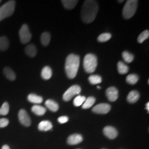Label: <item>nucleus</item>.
<instances>
[{
  "label": "nucleus",
  "instance_id": "1",
  "mask_svg": "<svg viewBox=\"0 0 149 149\" xmlns=\"http://www.w3.org/2000/svg\"><path fill=\"white\" fill-rule=\"evenodd\" d=\"M98 12V5L96 1L87 0L82 5L81 19L86 23H90L96 18Z\"/></svg>",
  "mask_w": 149,
  "mask_h": 149
},
{
  "label": "nucleus",
  "instance_id": "2",
  "mask_svg": "<svg viewBox=\"0 0 149 149\" xmlns=\"http://www.w3.org/2000/svg\"><path fill=\"white\" fill-rule=\"evenodd\" d=\"M80 63V56L77 55L71 54L67 57L65 69L67 76L70 79H74L77 75Z\"/></svg>",
  "mask_w": 149,
  "mask_h": 149
},
{
  "label": "nucleus",
  "instance_id": "3",
  "mask_svg": "<svg viewBox=\"0 0 149 149\" xmlns=\"http://www.w3.org/2000/svg\"><path fill=\"white\" fill-rule=\"evenodd\" d=\"M97 58L96 55L92 54H88L84 59V68L88 74L95 71L97 66Z\"/></svg>",
  "mask_w": 149,
  "mask_h": 149
},
{
  "label": "nucleus",
  "instance_id": "4",
  "mask_svg": "<svg viewBox=\"0 0 149 149\" xmlns=\"http://www.w3.org/2000/svg\"><path fill=\"white\" fill-rule=\"evenodd\" d=\"M138 3L137 0H128L127 1L123 10V16L125 19H130L134 15L137 9Z\"/></svg>",
  "mask_w": 149,
  "mask_h": 149
},
{
  "label": "nucleus",
  "instance_id": "5",
  "mask_svg": "<svg viewBox=\"0 0 149 149\" xmlns=\"http://www.w3.org/2000/svg\"><path fill=\"white\" fill-rule=\"evenodd\" d=\"M16 1H9L0 7V21L11 16L15 10Z\"/></svg>",
  "mask_w": 149,
  "mask_h": 149
},
{
  "label": "nucleus",
  "instance_id": "6",
  "mask_svg": "<svg viewBox=\"0 0 149 149\" xmlns=\"http://www.w3.org/2000/svg\"><path fill=\"white\" fill-rule=\"evenodd\" d=\"M19 36L22 43L27 44L30 42L32 39V34L28 25L24 24L22 26L19 31Z\"/></svg>",
  "mask_w": 149,
  "mask_h": 149
},
{
  "label": "nucleus",
  "instance_id": "7",
  "mask_svg": "<svg viewBox=\"0 0 149 149\" xmlns=\"http://www.w3.org/2000/svg\"><path fill=\"white\" fill-rule=\"evenodd\" d=\"M81 92V88L80 86H72L64 93L63 96V100L65 101H69L74 96L79 95Z\"/></svg>",
  "mask_w": 149,
  "mask_h": 149
},
{
  "label": "nucleus",
  "instance_id": "8",
  "mask_svg": "<svg viewBox=\"0 0 149 149\" xmlns=\"http://www.w3.org/2000/svg\"><path fill=\"white\" fill-rule=\"evenodd\" d=\"M18 119L20 123L25 127H29L31 125V119L27 111L22 109L18 113Z\"/></svg>",
  "mask_w": 149,
  "mask_h": 149
},
{
  "label": "nucleus",
  "instance_id": "9",
  "mask_svg": "<svg viewBox=\"0 0 149 149\" xmlns=\"http://www.w3.org/2000/svg\"><path fill=\"white\" fill-rule=\"evenodd\" d=\"M111 106L107 103H100L96 106L94 107L92 109V111L97 114H104L110 111Z\"/></svg>",
  "mask_w": 149,
  "mask_h": 149
},
{
  "label": "nucleus",
  "instance_id": "10",
  "mask_svg": "<svg viewBox=\"0 0 149 149\" xmlns=\"http://www.w3.org/2000/svg\"><path fill=\"white\" fill-rule=\"evenodd\" d=\"M106 95L109 101L114 102L117 100L119 93L117 88L115 87H110L106 90Z\"/></svg>",
  "mask_w": 149,
  "mask_h": 149
},
{
  "label": "nucleus",
  "instance_id": "11",
  "mask_svg": "<svg viewBox=\"0 0 149 149\" xmlns=\"http://www.w3.org/2000/svg\"><path fill=\"white\" fill-rule=\"evenodd\" d=\"M103 133L110 139H114L118 136L117 130L112 126H107L104 128Z\"/></svg>",
  "mask_w": 149,
  "mask_h": 149
},
{
  "label": "nucleus",
  "instance_id": "12",
  "mask_svg": "<svg viewBox=\"0 0 149 149\" xmlns=\"http://www.w3.org/2000/svg\"><path fill=\"white\" fill-rule=\"evenodd\" d=\"M83 140V138L81 135L79 134H74L71 135L68 138V143L71 145H74L80 144Z\"/></svg>",
  "mask_w": 149,
  "mask_h": 149
},
{
  "label": "nucleus",
  "instance_id": "13",
  "mask_svg": "<svg viewBox=\"0 0 149 149\" xmlns=\"http://www.w3.org/2000/svg\"><path fill=\"white\" fill-rule=\"evenodd\" d=\"M53 128V124L50 121L43 120L38 125V129L40 131L47 132L51 130Z\"/></svg>",
  "mask_w": 149,
  "mask_h": 149
},
{
  "label": "nucleus",
  "instance_id": "14",
  "mask_svg": "<svg viewBox=\"0 0 149 149\" xmlns=\"http://www.w3.org/2000/svg\"><path fill=\"white\" fill-rule=\"evenodd\" d=\"M140 97V95L136 91H132L129 92L127 97V101L130 103H134L138 101Z\"/></svg>",
  "mask_w": 149,
  "mask_h": 149
},
{
  "label": "nucleus",
  "instance_id": "15",
  "mask_svg": "<svg viewBox=\"0 0 149 149\" xmlns=\"http://www.w3.org/2000/svg\"><path fill=\"white\" fill-rule=\"evenodd\" d=\"M45 106L52 112H57L59 109V104L57 102L52 100H48L45 103Z\"/></svg>",
  "mask_w": 149,
  "mask_h": 149
},
{
  "label": "nucleus",
  "instance_id": "16",
  "mask_svg": "<svg viewBox=\"0 0 149 149\" xmlns=\"http://www.w3.org/2000/svg\"><path fill=\"white\" fill-rule=\"evenodd\" d=\"M25 52L28 56L30 57H34L37 53V50L36 47L34 44H31L26 47L25 49Z\"/></svg>",
  "mask_w": 149,
  "mask_h": 149
},
{
  "label": "nucleus",
  "instance_id": "17",
  "mask_svg": "<svg viewBox=\"0 0 149 149\" xmlns=\"http://www.w3.org/2000/svg\"><path fill=\"white\" fill-rule=\"evenodd\" d=\"M52 74H53L52 70L48 66L43 68V69L42 70L41 76L43 79L44 80H49L52 77Z\"/></svg>",
  "mask_w": 149,
  "mask_h": 149
},
{
  "label": "nucleus",
  "instance_id": "18",
  "mask_svg": "<svg viewBox=\"0 0 149 149\" xmlns=\"http://www.w3.org/2000/svg\"><path fill=\"white\" fill-rule=\"evenodd\" d=\"M28 100L34 104H40L43 102V98L41 96H38L36 94L31 93L28 96Z\"/></svg>",
  "mask_w": 149,
  "mask_h": 149
},
{
  "label": "nucleus",
  "instance_id": "19",
  "mask_svg": "<svg viewBox=\"0 0 149 149\" xmlns=\"http://www.w3.org/2000/svg\"><path fill=\"white\" fill-rule=\"evenodd\" d=\"M79 1L76 0H62L61 2L64 7L68 10H72L77 4Z\"/></svg>",
  "mask_w": 149,
  "mask_h": 149
},
{
  "label": "nucleus",
  "instance_id": "20",
  "mask_svg": "<svg viewBox=\"0 0 149 149\" xmlns=\"http://www.w3.org/2000/svg\"><path fill=\"white\" fill-rule=\"evenodd\" d=\"M3 74L8 80L14 81L16 79V76L15 72L9 67H6L4 68Z\"/></svg>",
  "mask_w": 149,
  "mask_h": 149
},
{
  "label": "nucleus",
  "instance_id": "21",
  "mask_svg": "<svg viewBox=\"0 0 149 149\" xmlns=\"http://www.w3.org/2000/svg\"><path fill=\"white\" fill-rule=\"evenodd\" d=\"M32 111L37 116H43L47 111L46 108L39 105H34L32 107Z\"/></svg>",
  "mask_w": 149,
  "mask_h": 149
},
{
  "label": "nucleus",
  "instance_id": "22",
  "mask_svg": "<svg viewBox=\"0 0 149 149\" xmlns=\"http://www.w3.org/2000/svg\"><path fill=\"white\" fill-rule=\"evenodd\" d=\"M50 39H51V36L50 33L48 32H44L41 36V38H40L41 43L44 47L48 46L50 42Z\"/></svg>",
  "mask_w": 149,
  "mask_h": 149
},
{
  "label": "nucleus",
  "instance_id": "23",
  "mask_svg": "<svg viewBox=\"0 0 149 149\" xmlns=\"http://www.w3.org/2000/svg\"><path fill=\"white\" fill-rule=\"evenodd\" d=\"M118 71L120 74H126L129 71V67L122 61L118 62L117 65Z\"/></svg>",
  "mask_w": 149,
  "mask_h": 149
},
{
  "label": "nucleus",
  "instance_id": "24",
  "mask_svg": "<svg viewBox=\"0 0 149 149\" xmlns=\"http://www.w3.org/2000/svg\"><path fill=\"white\" fill-rule=\"evenodd\" d=\"M10 43L8 38L6 37H0V50L5 51L9 47Z\"/></svg>",
  "mask_w": 149,
  "mask_h": 149
},
{
  "label": "nucleus",
  "instance_id": "25",
  "mask_svg": "<svg viewBox=\"0 0 149 149\" xmlns=\"http://www.w3.org/2000/svg\"><path fill=\"white\" fill-rule=\"evenodd\" d=\"M96 101V99L93 97H88L85 101L82 104V108L83 109H88L92 106Z\"/></svg>",
  "mask_w": 149,
  "mask_h": 149
},
{
  "label": "nucleus",
  "instance_id": "26",
  "mask_svg": "<svg viewBox=\"0 0 149 149\" xmlns=\"http://www.w3.org/2000/svg\"><path fill=\"white\" fill-rule=\"evenodd\" d=\"M88 81L91 84L97 85L101 83L102 79L100 76L97 75V74H93V75H91L90 76L88 77Z\"/></svg>",
  "mask_w": 149,
  "mask_h": 149
},
{
  "label": "nucleus",
  "instance_id": "27",
  "mask_svg": "<svg viewBox=\"0 0 149 149\" xmlns=\"http://www.w3.org/2000/svg\"><path fill=\"white\" fill-rule=\"evenodd\" d=\"M139 76L136 74H130L126 78V81L130 85H135L138 82Z\"/></svg>",
  "mask_w": 149,
  "mask_h": 149
},
{
  "label": "nucleus",
  "instance_id": "28",
  "mask_svg": "<svg viewBox=\"0 0 149 149\" xmlns=\"http://www.w3.org/2000/svg\"><path fill=\"white\" fill-rule=\"evenodd\" d=\"M122 57L124 61L127 63H132L134 59L133 54L128 52V51H124L123 52Z\"/></svg>",
  "mask_w": 149,
  "mask_h": 149
},
{
  "label": "nucleus",
  "instance_id": "29",
  "mask_svg": "<svg viewBox=\"0 0 149 149\" xmlns=\"http://www.w3.org/2000/svg\"><path fill=\"white\" fill-rule=\"evenodd\" d=\"M86 100V98L85 96L79 95L74 98V104L76 107L81 106L84 104Z\"/></svg>",
  "mask_w": 149,
  "mask_h": 149
},
{
  "label": "nucleus",
  "instance_id": "30",
  "mask_svg": "<svg viewBox=\"0 0 149 149\" xmlns=\"http://www.w3.org/2000/svg\"><path fill=\"white\" fill-rule=\"evenodd\" d=\"M112 37V35L109 33H104L101 34L100 36L97 38V40L98 42L103 43V42H106L108 40H109Z\"/></svg>",
  "mask_w": 149,
  "mask_h": 149
},
{
  "label": "nucleus",
  "instance_id": "31",
  "mask_svg": "<svg viewBox=\"0 0 149 149\" xmlns=\"http://www.w3.org/2000/svg\"><path fill=\"white\" fill-rule=\"evenodd\" d=\"M149 37V31L148 30H146L142 32L138 38V42L139 43H143L144 41L148 39Z\"/></svg>",
  "mask_w": 149,
  "mask_h": 149
},
{
  "label": "nucleus",
  "instance_id": "32",
  "mask_svg": "<svg viewBox=\"0 0 149 149\" xmlns=\"http://www.w3.org/2000/svg\"><path fill=\"white\" fill-rule=\"evenodd\" d=\"M9 111H10L9 104L8 103V102H5L3 103L1 108H0V111H1V115H3V116L7 115L9 113Z\"/></svg>",
  "mask_w": 149,
  "mask_h": 149
},
{
  "label": "nucleus",
  "instance_id": "33",
  "mask_svg": "<svg viewBox=\"0 0 149 149\" xmlns=\"http://www.w3.org/2000/svg\"><path fill=\"white\" fill-rule=\"evenodd\" d=\"M9 124V120L7 118L0 119V128H5Z\"/></svg>",
  "mask_w": 149,
  "mask_h": 149
},
{
  "label": "nucleus",
  "instance_id": "34",
  "mask_svg": "<svg viewBox=\"0 0 149 149\" xmlns=\"http://www.w3.org/2000/svg\"><path fill=\"white\" fill-rule=\"evenodd\" d=\"M58 122L61 124H64L65 123L68 122L69 120V118L67 116H61L58 119Z\"/></svg>",
  "mask_w": 149,
  "mask_h": 149
},
{
  "label": "nucleus",
  "instance_id": "35",
  "mask_svg": "<svg viewBox=\"0 0 149 149\" xmlns=\"http://www.w3.org/2000/svg\"><path fill=\"white\" fill-rule=\"evenodd\" d=\"M2 149H10V148L7 145H5L2 147Z\"/></svg>",
  "mask_w": 149,
  "mask_h": 149
},
{
  "label": "nucleus",
  "instance_id": "36",
  "mask_svg": "<svg viewBox=\"0 0 149 149\" xmlns=\"http://www.w3.org/2000/svg\"><path fill=\"white\" fill-rule=\"evenodd\" d=\"M146 109L148 111V112H149V103L148 102L146 104Z\"/></svg>",
  "mask_w": 149,
  "mask_h": 149
},
{
  "label": "nucleus",
  "instance_id": "37",
  "mask_svg": "<svg viewBox=\"0 0 149 149\" xmlns=\"http://www.w3.org/2000/svg\"><path fill=\"white\" fill-rule=\"evenodd\" d=\"M118 2H119V3H122L123 2H124V1L123 0H122V1H118Z\"/></svg>",
  "mask_w": 149,
  "mask_h": 149
},
{
  "label": "nucleus",
  "instance_id": "38",
  "mask_svg": "<svg viewBox=\"0 0 149 149\" xmlns=\"http://www.w3.org/2000/svg\"><path fill=\"white\" fill-rule=\"evenodd\" d=\"M97 88L98 89H101V87H100V86H97Z\"/></svg>",
  "mask_w": 149,
  "mask_h": 149
},
{
  "label": "nucleus",
  "instance_id": "39",
  "mask_svg": "<svg viewBox=\"0 0 149 149\" xmlns=\"http://www.w3.org/2000/svg\"><path fill=\"white\" fill-rule=\"evenodd\" d=\"M0 115H1V111H0Z\"/></svg>",
  "mask_w": 149,
  "mask_h": 149
},
{
  "label": "nucleus",
  "instance_id": "40",
  "mask_svg": "<svg viewBox=\"0 0 149 149\" xmlns=\"http://www.w3.org/2000/svg\"><path fill=\"white\" fill-rule=\"evenodd\" d=\"M1 0H0V3H1Z\"/></svg>",
  "mask_w": 149,
  "mask_h": 149
}]
</instances>
